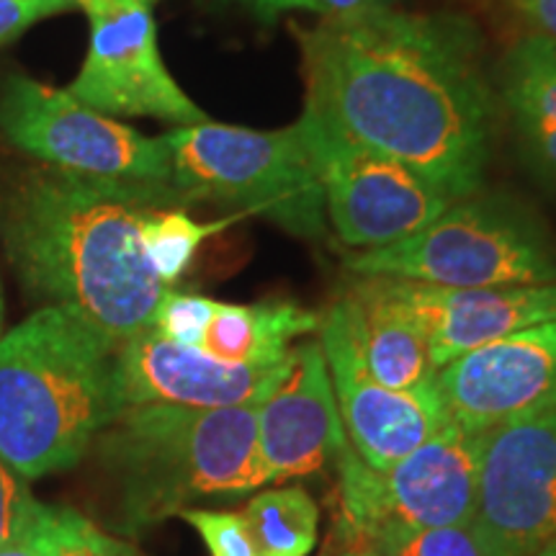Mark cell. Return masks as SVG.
<instances>
[{
    "label": "cell",
    "instance_id": "cell-32",
    "mask_svg": "<svg viewBox=\"0 0 556 556\" xmlns=\"http://www.w3.org/2000/svg\"><path fill=\"white\" fill-rule=\"evenodd\" d=\"M0 556H34L29 541H21V544L0 546Z\"/></svg>",
    "mask_w": 556,
    "mask_h": 556
},
{
    "label": "cell",
    "instance_id": "cell-8",
    "mask_svg": "<svg viewBox=\"0 0 556 556\" xmlns=\"http://www.w3.org/2000/svg\"><path fill=\"white\" fill-rule=\"evenodd\" d=\"M482 441L484 433L451 422L387 469H371L348 443L336 462L348 536L368 544L392 528L467 523L475 518Z\"/></svg>",
    "mask_w": 556,
    "mask_h": 556
},
{
    "label": "cell",
    "instance_id": "cell-30",
    "mask_svg": "<svg viewBox=\"0 0 556 556\" xmlns=\"http://www.w3.org/2000/svg\"><path fill=\"white\" fill-rule=\"evenodd\" d=\"M240 3H245L248 9L263 21H276L278 16L291 11L312 13V0H240Z\"/></svg>",
    "mask_w": 556,
    "mask_h": 556
},
{
    "label": "cell",
    "instance_id": "cell-16",
    "mask_svg": "<svg viewBox=\"0 0 556 556\" xmlns=\"http://www.w3.org/2000/svg\"><path fill=\"white\" fill-rule=\"evenodd\" d=\"M258 413V454L268 484L319 475L348 446L319 340L291 348L281 379Z\"/></svg>",
    "mask_w": 556,
    "mask_h": 556
},
{
    "label": "cell",
    "instance_id": "cell-1",
    "mask_svg": "<svg viewBox=\"0 0 556 556\" xmlns=\"http://www.w3.org/2000/svg\"><path fill=\"white\" fill-rule=\"evenodd\" d=\"M304 111L405 163L454 199L479 191L492 152L495 96L482 34L454 13L394 9L291 26Z\"/></svg>",
    "mask_w": 556,
    "mask_h": 556
},
{
    "label": "cell",
    "instance_id": "cell-21",
    "mask_svg": "<svg viewBox=\"0 0 556 556\" xmlns=\"http://www.w3.org/2000/svg\"><path fill=\"white\" fill-rule=\"evenodd\" d=\"M238 219H242V214L217 222H197L186 208H152L142 222V245L160 281L170 289L189 270L193 255L204 245V240L235 225Z\"/></svg>",
    "mask_w": 556,
    "mask_h": 556
},
{
    "label": "cell",
    "instance_id": "cell-19",
    "mask_svg": "<svg viewBox=\"0 0 556 556\" xmlns=\"http://www.w3.org/2000/svg\"><path fill=\"white\" fill-rule=\"evenodd\" d=\"M319 319L296 302H214L199 351L227 364H278L299 338L319 330Z\"/></svg>",
    "mask_w": 556,
    "mask_h": 556
},
{
    "label": "cell",
    "instance_id": "cell-11",
    "mask_svg": "<svg viewBox=\"0 0 556 556\" xmlns=\"http://www.w3.org/2000/svg\"><path fill=\"white\" fill-rule=\"evenodd\" d=\"M475 523L495 556H536L556 539V409L486 430Z\"/></svg>",
    "mask_w": 556,
    "mask_h": 556
},
{
    "label": "cell",
    "instance_id": "cell-29",
    "mask_svg": "<svg viewBox=\"0 0 556 556\" xmlns=\"http://www.w3.org/2000/svg\"><path fill=\"white\" fill-rule=\"evenodd\" d=\"M397 0H312V13L319 18H353L364 13L394 9Z\"/></svg>",
    "mask_w": 556,
    "mask_h": 556
},
{
    "label": "cell",
    "instance_id": "cell-15",
    "mask_svg": "<svg viewBox=\"0 0 556 556\" xmlns=\"http://www.w3.org/2000/svg\"><path fill=\"white\" fill-rule=\"evenodd\" d=\"M366 278L417 325L438 371L464 353L556 319V283L443 289L405 278Z\"/></svg>",
    "mask_w": 556,
    "mask_h": 556
},
{
    "label": "cell",
    "instance_id": "cell-25",
    "mask_svg": "<svg viewBox=\"0 0 556 556\" xmlns=\"http://www.w3.org/2000/svg\"><path fill=\"white\" fill-rule=\"evenodd\" d=\"M212 312L214 299L199 294H180V291L168 289L163 299H160L150 328L160 332L163 338L173 340V343L199 348Z\"/></svg>",
    "mask_w": 556,
    "mask_h": 556
},
{
    "label": "cell",
    "instance_id": "cell-18",
    "mask_svg": "<svg viewBox=\"0 0 556 556\" xmlns=\"http://www.w3.org/2000/svg\"><path fill=\"white\" fill-rule=\"evenodd\" d=\"M500 90L523 150L556 178V45L526 34L500 70Z\"/></svg>",
    "mask_w": 556,
    "mask_h": 556
},
{
    "label": "cell",
    "instance_id": "cell-12",
    "mask_svg": "<svg viewBox=\"0 0 556 556\" xmlns=\"http://www.w3.org/2000/svg\"><path fill=\"white\" fill-rule=\"evenodd\" d=\"M88 18V54L70 96L106 116H152L176 127L208 122L165 67L150 3L106 5Z\"/></svg>",
    "mask_w": 556,
    "mask_h": 556
},
{
    "label": "cell",
    "instance_id": "cell-10",
    "mask_svg": "<svg viewBox=\"0 0 556 556\" xmlns=\"http://www.w3.org/2000/svg\"><path fill=\"white\" fill-rule=\"evenodd\" d=\"M323 345L348 443L371 469H387L451 426L435 381L409 392L389 389L368 371L345 296L319 319Z\"/></svg>",
    "mask_w": 556,
    "mask_h": 556
},
{
    "label": "cell",
    "instance_id": "cell-35",
    "mask_svg": "<svg viewBox=\"0 0 556 556\" xmlns=\"http://www.w3.org/2000/svg\"><path fill=\"white\" fill-rule=\"evenodd\" d=\"M345 556H377V554H371V552H351V554H345Z\"/></svg>",
    "mask_w": 556,
    "mask_h": 556
},
{
    "label": "cell",
    "instance_id": "cell-13",
    "mask_svg": "<svg viewBox=\"0 0 556 556\" xmlns=\"http://www.w3.org/2000/svg\"><path fill=\"white\" fill-rule=\"evenodd\" d=\"M435 384L451 422L469 433L556 409V319L464 353Z\"/></svg>",
    "mask_w": 556,
    "mask_h": 556
},
{
    "label": "cell",
    "instance_id": "cell-7",
    "mask_svg": "<svg viewBox=\"0 0 556 556\" xmlns=\"http://www.w3.org/2000/svg\"><path fill=\"white\" fill-rule=\"evenodd\" d=\"M0 131L47 168L99 184L176 193L163 137L139 135L67 90L26 75H13L0 93Z\"/></svg>",
    "mask_w": 556,
    "mask_h": 556
},
{
    "label": "cell",
    "instance_id": "cell-28",
    "mask_svg": "<svg viewBox=\"0 0 556 556\" xmlns=\"http://www.w3.org/2000/svg\"><path fill=\"white\" fill-rule=\"evenodd\" d=\"M528 26V34L556 45V0H503Z\"/></svg>",
    "mask_w": 556,
    "mask_h": 556
},
{
    "label": "cell",
    "instance_id": "cell-27",
    "mask_svg": "<svg viewBox=\"0 0 556 556\" xmlns=\"http://www.w3.org/2000/svg\"><path fill=\"white\" fill-rule=\"evenodd\" d=\"M78 5L75 0H0V45H9L39 18Z\"/></svg>",
    "mask_w": 556,
    "mask_h": 556
},
{
    "label": "cell",
    "instance_id": "cell-34",
    "mask_svg": "<svg viewBox=\"0 0 556 556\" xmlns=\"http://www.w3.org/2000/svg\"><path fill=\"white\" fill-rule=\"evenodd\" d=\"M0 328H3V289H0Z\"/></svg>",
    "mask_w": 556,
    "mask_h": 556
},
{
    "label": "cell",
    "instance_id": "cell-4",
    "mask_svg": "<svg viewBox=\"0 0 556 556\" xmlns=\"http://www.w3.org/2000/svg\"><path fill=\"white\" fill-rule=\"evenodd\" d=\"M255 407H122L96 438L114 526L135 536L189 507L266 486Z\"/></svg>",
    "mask_w": 556,
    "mask_h": 556
},
{
    "label": "cell",
    "instance_id": "cell-3",
    "mask_svg": "<svg viewBox=\"0 0 556 556\" xmlns=\"http://www.w3.org/2000/svg\"><path fill=\"white\" fill-rule=\"evenodd\" d=\"M116 345L45 304L0 338V458L21 477L67 471L119 413Z\"/></svg>",
    "mask_w": 556,
    "mask_h": 556
},
{
    "label": "cell",
    "instance_id": "cell-24",
    "mask_svg": "<svg viewBox=\"0 0 556 556\" xmlns=\"http://www.w3.org/2000/svg\"><path fill=\"white\" fill-rule=\"evenodd\" d=\"M178 518H184L199 533L212 556H261V548L242 513L189 507Z\"/></svg>",
    "mask_w": 556,
    "mask_h": 556
},
{
    "label": "cell",
    "instance_id": "cell-2",
    "mask_svg": "<svg viewBox=\"0 0 556 556\" xmlns=\"http://www.w3.org/2000/svg\"><path fill=\"white\" fill-rule=\"evenodd\" d=\"M178 193L31 168L0 193V240L34 299L78 312L119 348L152 325L165 287L142 245L152 208Z\"/></svg>",
    "mask_w": 556,
    "mask_h": 556
},
{
    "label": "cell",
    "instance_id": "cell-26",
    "mask_svg": "<svg viewBox=\"0 0 556 556\" xmlns=\"http://www.w3.org/2000/svg\"><path fill=\"white\" fill-rule=\"evenodd\" d=\"M39 507L26 479L0 458V546L29 539Z\"/></svg>",
    "mask_w": 556,
    "mask_h": 556
},
{
    "label": "cell",
    "instance_id": "cell-33",
    "mask_svg": "<svg viewBox=\"0 0 556 556\" xmlns=\"http://www.w3.org/2000/svg\"><path fill=\"white\" fill-rule=\"evenodd\" d=\"M536 556H556V539L548 541V544L541 548V552Z\"/></svg>",
    "mask_w": 556,
    "mask_h": 556
},
{
    "label": "cell",
    "instance_id": "cell-14",
    "mask_svg": "<svg viewBox=\"0 0 556 556\" xmlns=\"http://www.w3.org/2000/svg\"><path fill=\"white\" fill-rule=\"evenodd\" d=\"M287 361L227 364L148 328L116 348V394L122 407H250L268 397Z\"/></svg>",
    "mask_w": 556,
    "mask_h": 556
},
{
    "label": "cell",
    "instance_id": "cell-23",
    "mask_svg": "<svg viewBox=\"0 0 556 556\" xmlns=\"http://www.w3.org/2000/svg\"><path fill=\"white\" fill-rule=\"evenodd\" d=\"M366 546L377 556H495L475 518L438 528H392Z\"/></svg>",
    "mask_w": 556,
    "mask_h": 556
},
{
    "label": "cell",
    "instance_id": "cell-9",
    "mask_svg": "<svg viewBox=\"0 0 556 556\" xmlns=\"http://www.w3.org/2000/svg\"><path fill=\"white\" fill-rule=\"evenodd\" d=\"M296 127L323 186L325 217L348 248L374 250L405 240L458 201L422 173L353 142L309 111H302Z\"/></svg>",
    "mask_w": 556,
    "mask_h": 556
},
{
    "label": "cell",
    "instance_id": "cell-5",
    "mask_svg": "<svg viewBox=\"0 0 556 556\" xmlns=\"http://www.w3.org/2000/svg\"><path fill=\"white\" fill-rule=\"evenodd\" d=\"M345 266L443 289L536 287L556 283V242L523 204L477 191L405 240L348 255Z\"/></svg>",
    "mask_w": 556,
    "mask_h": 556
},
{
    "label": "cell",
    "instance_id": "cell-17",
    "mask_svg": "<svg viewBox=\"0 0 556 556\" xmlns=\"http://www.w3.org/2000/svg\"><path fill=\"white\" fill-rule=\"evenodd\" d=\"M348 304L353 312V325L361 353L368 371L389 389L409 392L435 381L438 368L428 353V343L417 325L405 312L394 307L371 278L356 276L345 289Z\"/></svg>",
    "mask_w": 556,
    "mask_h": 556
},
{
    "label": "cell",
    "instance_id": "cell-31",
    "mask_svg": "<svg viewBox=\"0 0 556 556\" xmlns=\"http://www.w3.org/2000/svg\"><path fill=\"white\" fill-rule=\"evenodd\" d=\"M75 3L83 5V9H86V13H90V11L106 9V5H116V3H131V0H75ZM137 3H150V5H155V0H137Z\"/></svg>",
    "mask_w": 556,
    "mask_h": 556
},
{
    "label": "cell",
    "instance_id": "cell-22",
    "mask_svg": "<svg viewBox=\"0 0 556 556\" xmlns=\"http://www.w3.org/2000/svg\"><path fill=\"white\" fill-rule=\"evenodd\" d=\"M34 556H137L73 507L41 505L29 533Z\"/></svg>",
    "mask_w": 556,
    "mask_h": 556
},
{
    "label": "cell",
    "instance_id": "cell-6",
    "mask_svg": "<svg viewBox=\"0 0 556 556\" xmlns=\"http://www.w3.org/2000/svg\"><path fill=\"white\" fill-rule=\"evenodd\" d=\"M173 189L186 206L212 201L263 214L299 238L325 232V197L296 122L258 131L204 122L163 135Z\"/></svg>",
    "mask_w": 556,
    "mask_h": 556
},
{
    "label": "cell",
    "instance_id": "cell-20",
    "mask_svg": "<svg viewBox=\"0 0 556 556\" xmlns=\"http://www.w3.org/2000/svg\"><path fill=\"white\" fill-rule=\"evenodd\" d=\"M242 518L261 556H309L319 536V507L304 486H274L248 500Z\"/></svg>",
    "mask_w": 556,
    "mask_h": 556
}]
</instances>
